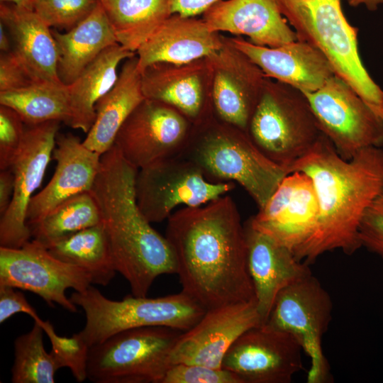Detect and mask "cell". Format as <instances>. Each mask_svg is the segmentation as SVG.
Returning a JSON list of instances; mask_svg holds the SVG:
<instances>
[{
  "instance_id": "cell-1",
  "label": "cell",
  "mask_w": 383,
  "mask_h": 383,
  "mask_svg": "<svg viewBox=\"0 0 383 383\" xmlns=\"http://www.w3.org/2000/svg\"><path fill=\"white\" fill-rule=\"evenodd\" d=\"M165 236L174 255L182 292L206 310L255 301L245 227L230 196L172 213Z\"/></svg>"
},
{
  "instance_id": "cell-2",
  "label": "cell",
  "mask_w": 383,
  "mask_h": 383,
  "mask_svg": "<svg viewBox=\"0 0 383 383\" xmlns=\"http://www.w3.org/2000/svg\"><path fill=\"white\" fill-rule=\"evenodd\" d=\"M289 171L311 179L319 205L316 231L299 260L309 265L327 252L352 255L359 250L362 218L383 192V150L367 148L345 160L322 134Z\"/></svg>"
},
{
  "instance_id": "cell-3",
  "label": "cell",
  "mask_w": 383,
  "mask_h": 383,
  "mask_svg": "<svg viewBox=\"0 0 383 383\" xmlns=\"http://www.w3.org/2000/svg\"><path fill=\"white\" fill-rule=\"evenodd\" d=\"M138 171L113 145L101 155L91 192L101 211L116 272L128 281L133 295L146 296L157 277L177 273V265L166 237L151 226L138 205Z\"/></svg>"
},
{
  "instance_id": "cell-4",
  "label": "cell",
  "mask_w": 383,
  "mask_h": 383,
  "mask_svg": "<svg viewBox=\"0 0 383 383\" xmlns=\"http://www.w3.org/2000/svg\"><path fill=\"white\" fill-rule=\"evenodd\" d=\"M297 40L319 50L335 75L348 84L383 121V91L365 68L358 28L347 20L340 0H277Z\"/></svg>"
},
{
  "instance_id": "cell-5",
  "label": "cell",
  "mask_w": 383,
  "mask_h": 383,
  "mask_svg": "<svg viewBox=\"0 0 383 383\" xmlns=\"http://www.w3.org/2000/svg\"><path fill=\"white\" fill-rule=\"evenodd\" d=\"M199 123L181 155L213 182H237L262 207L289 171L266 157L247 133L226 123Z\"/></svg>"
},
{
  "instance_id": "cell-6",
  "label": "cell",
  "mask_w": 383,
  "mask_h": 383,
  "mask_svg": "<svg viewBox=\"0 0 383 383\" xmlns=\"http://www.w3.org/2000/svg\"><path fill=\"white\" fill-rule=\"evenodd\" d=\"M70 299L85 313V326L79 333L89 348L135 328L163 326L184 332L206 311L183 292L157 298L132 294L116 301L91 285L83 292H73Z\"/></svg>"
},
{
  "instance_id": "cell-7",
  "label": "cell",
  "mask_w": 383,
  "mask_h": 383,
  "mask_svg": "<svg viewBox=\"0 0 383 383\" xmlns=\"http://www.w3.org/2000/svg\"><path fill=\"white\" fill-rule=\"evenodd\" d=\"M246 133L266 157L289 171L323 134L306 95L278 81H265Z\"/></svg>"
},
{
  "instance_id": "cell-8",
  "label": "cell",
  "mask_w": 383,
  "mask_h": 383,
  "mask_svg": "<svg viewBox=\"0 0 383 383\" xmlns=\"http://www.w3.org/2000/svg\"><path fill=\"white\" fill-rule=\"evenodd\" d=\"M182 333L163 326L116 333L89 348L87 379L94 383H161Z\"/></svg>"
},
{
  "instance_id": "cell-9",
  "label": "cell",
  "mask_w": 383,
  "mask_h": 383,
  "mask_svg": "<svg viewBox=\"0 0 383 383\" xmlns=\"http://www.w3.org/2000/svg\"><path fill=\"white\" fill-rule=\"evenodd\" d=\"M332 311L330 294L311 273L278 294L263 324L287 332L297 339L310 359L308 383L330 380V368L323 354L322 340L332 319Z\"/></svg>"
},
{
  "instance_id": "cell-10",
  "label": "cell",
  "mask_w": 383,
  "mask_h": 383,
  "mask_svg": "<svg viewBox=\"0 0 383 383\" xmlns=\"http://www.w3.org/2000/svg\"><path fill=\"white\" fill-rule=\"evenodd\" d=\"M234 182L207 179L193 162L179 155L139 169L135 177L138 205L150 223L167 219L180 205H204L235 188Z\"/></svg>"
},
{
  "instance_id": "cell-11",
  "label": "cell",
  "mask_w": 383,
  "mask_h": 383,
  "mask_svg": "<svg viewBox=\"0 0 383 383\" xmlns=\"http://www.w3.org/2000/svg\"><path fill=\"white\" fill-rule=\"evenodd\" d=\"M305 94L321 133L343 158L350 160L362 150L383 146V121L336 75Z\"/></svg>"
},
{
  "instance_id": "cell-12",
  "label": "cell",
  "mask_w": 383,
  "mask_h": 383,
  "mask_svg": "<svg viewBox=\"0 0 383 383\" xmlns=\"http://www.w3.org/2000/svg\"><path fill=\"white\" fill-rule=\"evenodd\" d=\"M91 284L84 270L57 259L35 240L17 248L0 246V286L31 292L48 305L74 313L77 306L66 291L83 292Z\"/></svg>"
},
{
  "instance_id": "cell-13",
  "label": "cell",
  "mask_w": 383,
  "mask_h": 383,
  "mask_svg": "<svg viewBox=\"0 0 383 383\" xmlns=\"http://www.w3.org/2000/svg\"><path fill=\"white\" fill-rule=\"evenodd\" d=\"M189 123L173 107L145 99L123 124L113 145L139 170L181 155L192 131Z\"/></svg>"
},
{
  "instance_id": "cell-14",
  "label": "cell",
  "mask_w": 383,
  "mask_h": 383,
  "mask_svg": "<svg viewBox=\"0 0 383 383\" xmlns=\"http://www.w3.org/2000/svg\"><path fill=\"white\" fill-rule=\"evenodd\" d=\"M60 123L52 121L26 127L22 145L9 168L14 176V191L8 209L1 216L2 247L20 248L31 238L27 212L52 157Z\"/></svg>"
},
{
  "instance_id": "cell-15",
  "label": "cell",
  "mask_w": 383,
  "mask_h": 383,
  "mask_svg": "<svg viewBox=\"0 0 383 383\" xmlns=\"http://www.w3.org/2000/svg\"><path fill=\"white\" fill-rule=\"evenodd\" d=\"M318 217L319 205L311 179L294 171L248 222L289 248L299 260L316 231Z\"/></svg>"
},
{
  "instance_id": "cell-16",
  "label": "cell",
  "mask_w": 383,
  "mask_h": 383,
  "mask_svg": "<svg viewBox=\"0 0 383 383\" xmlns=\"http://www.w3.org/2000/svg\"><path fill=\"white\" fill-rule=\"evenodd\" d=\"M303 348L292 334L260 325L246 331L231 346L222 367L243 383H290L303 369Z\"/></svg>"
},
{
  "instance_id": "cell-17",
  "label": "cell",
  "mask_w": 383,
  "mask_h": 383,
  "mask_svg": "<svg viewBox=\"0 0 383 383\" xmlns=\"http://www.w3.org/2000/svg\"><path fill=\"white\" fill-rule=\"evenodd\" d=\"M262 325L255 301L206 310L179 335L170 356L172 364H199L221 368L225 355L246 331Z\"/></svg>"
},
{
  "instance_id": "cell-18",
  "label": "cell",
  "mask_w": 383,
  "mask_h": 383,
  "mask_svg": "<svg viewBox=\"0 0 383 383\" xmlns=\"http://www.w3.org/2000/svg\"><path fill=\"white\" fill-rule=\"evenodd\" d=\"M52 157L57 162L55 172L29 204L26 218L29 228L66 199L91 192L100 170L101 155L70 133L57 134Z\"/></svg>"
},
{
  "instance_id": "cell-19",
  "label": "cell",
  "mask_w": 383,
  "mask_h": 383,
  "mask_svg": "<svg viewBox=\"0 0 383 383\" xmlns=\"http://www.w3.org/2000/svg\"><path fill=\"white\" fill-rule=\"evenodd\" d=\"M233 48L257 65L265 77L294 87L304 94L319 89L335 75L331 64L317 48L296 40L270 48L242 38L232 39Z\"/></svg>"
},
{
  "instance_id": "cell-20",
  "label": "cell",
  "mask_w": 383,
  "mask_h": 383,
  "mask_svg": "<svg viewBox=\"0 0 383 383\" xmlns=\"http://www.w3.org/2000/svg\"><path fill=\"white\" fill-rule=\"evenodd\" d=\"M248 268L254 287L262 325L267 321L278 294L312 273L287 247L267 235L245 225Z\"/></svg>"
},
{
  "instance_id": "cell-21",
  "label": "cell",
  "mask_w": 383,
  "mask_h": 383,
  "mask_svg": "<svg viewBox=\"0 0 383 383\" xmlns=\"http://www.w3.org/2000/svg\"><path fill=\"white\" fill-rule=\"evenodd\" d=\"M223 43L206 22L173 13L138 48V69L142 73L157 63L184 65L213 56Z\"/></svg>"
},
{
  "instance_id": "cell-22",
  "label": "cell",
  "mask_w": 383,
  "mask_h": 383,
  "mask_svg": "<svg viewBox=\"0 0 383 383\" xmlns=\"http://www.w3.org/2000/svg\"><path fill=\"white\" fill-rule=\"evenodd\" d=\"M203 19L213 32L245 35L257 45L275 48L297 40L277 0H222Z\"/></svg>"
},
{
  "instance_id": "cell-23",
  "label": "cell",
  "mask_w": 383,
  "mask_h": 383,
  "mask_svg": "<svg viewBox=\"0 0 383 383\" xmlns=\"http://www.w3.org/2000/svg\"><path fill=\"white\" fill-rule=\"evenodd\" d=\"M0 22L7 30L12 50L36 82L62 83L57 49L52 30L33 10L1 2Z\"/></svg>"
},
{
  "instance_id": "cell-24",
  "label": "cell",
  "mask_w": 383,
  "mask_h": 383,
  "mask_svg": "<svg viewBox=\"0 0 383 383\" xmlns=\"http://www.w3.org/2000/svg\"><path fill=\"white\" fill-rule=\"evenodd\" d=\"M137 65L138 57L126 59L116 82L95 106V120L82 142L101 155L113 146L123 124L145 99Z\"/></svg>"
},
{
  "instance_id": "cell-25",
  "label": "cell",
  "mask_w": 383,
  "mask_h": 383,
  "mask_svg": "<svg viewBox=\"0 0 383 383\" xmlns=\"http://www.w3.org/2000/svg\"><path fill=\"white\" fill-rule=\"evenodd\" d=\"M52 33L57 49V75L65 85L72 84L106 48L118 43L100 1L76 26Z\"/></svg>"
},
{
  "instance_id": "cell-26",
  "label": "cell",
  "mask_w": 383,
  "mask_h": 383,
  "mask_svg": "<svg viewBox=\"0 0 383 383\" xmlns=\"http://www.w3.org/2000/svg\"><path fill=\"white\" fill-rule=\"evenodd\" d=\"M195 62L174 67L166 63L147 67L141 73L145 99L169 105L189 121L201 122L206 111L199 70Z\"/></svg>"
},
{
  "instance_id": "cell-27",
  "label": "cell",
  "mask_w": 383,
  "mask_h": 383,
  "mask_svg": "<svg viewBox=\"0 0 383 383\" xmlns=\"http://www.w3.org/2000/svg\"><path fill=\"white\" fill-rule=\"evenodd\" d=\"M135 56L119 43L106 48L67 86L71 118L69 126L88 133L96 117L95 106L115 84L117 68L125 59Z\"/></svg>"
},
{
  "instance_id": "cell-28",
  "label": "cell",
  "mask_w": 383,
  "mask_h": 383,
  "mask_svg": "<svg viewBox=\"0 0 383 383\" xmlns=\"http://www.w3.org/2000/svg\"><path fill=\"white\" fill-rule=\"evenodd\" d=\"M261 70L248 57L237 72L218 70L212 90L213 109L223 123L246 132L265 84Z\"/></svg>"
},
{
  "instance_id": "cell-29",
  "label": "cell",
  "mask_w": 383,
  "mask_h": 383,
  "mask_svg": "<svg viewBox=\"0 0 383 383\" xmlns=\"http://www.w3.org/2000/svg\"><path fill=\"white\" fill-rule=\"evenodd\" d=\"M118 43L138 48L172 13L171 0H99Z\"/></svg>"
},
{
  "instance_id": "cell-30",
  "label": "cell",
  "mask_w": 383,
  "mask_h": 383,
  "mask_svg": "<svg viewBox=\"0 0 383 383\" xmlns=\"http://www.w3.org/2000/svg\"><path fill=\"white\" fill-rule=\"evenodd\" d=\"M47 248L57 259L84 270L90 275L92 284L106 286L117 272L102 221L68 235Z\"/></svg>"
},
{
  "instance_id": "cell-31",
  "label": "cell",
  "mask_w": 383,
  "mask_h": 383,
  "mask_svg": "<svg viewBox=\"0 0 383 383\" xmlns=\"http://www.w3.org/2000/svg\"><path fill=\"white\" fill-rule=\"evenodd\" d=\"M0 104L15 110L26 126L57 121L69 126L71 118L67 86L40 82L26 88L0 92Z\"/></svg>"
},
{
  "instance_id": "cell-32",
  "label": "cell",
  "mask_w": 383,
  "mask_h": 383,
  "mask_svg": "<svg viewBox=\"0 0 383 383\" xmlns=\"http://www.w3.org/2000/svg\"><path fill=\"white\" fill-rule=\"evenodd\" d=\"M101 211L91 192L62 201L40 221L30 226L33 240L45 248L84 228L101 223Z\"/></svg>"
},
{
  "instance_id": "cell-33",
  "label": "cell",
  "mask_w": 383,
  "mask_h": 383,
  "mask_svg": "<svg viewBox=\"0 0 383 383\" xmlns=\"http://www.w3.org/2000/svg\"><path fill=\"white\" fill-rule=\"evenodd\" d=\"M43 328L34 323L32 329L18 336L13 344V383H54L60 369L51 353L44 346Z\"/></svg>"
},
{
  "instance_id": "cell-34",
  "label": "cell",
  "mask_w": 383,
  "mask_h": 383,
  "mask_svg": "<svg viewBox=\"0 0 383 383\" xmlns=\"http://www.w3.org/2000/svg\"><path fill=\"white\" fill-rule=\"evenodd\" d=\"M45 323L42 328L50 340V353L60 368L70 369L77 382L84 381L87 379V365L89 346L79 333L71 337L60 336L49 321Z\"/></svg>"
},
{
  "instance_id": "cell-35",
  "label": "cell",
  "mask_w": 383,
  "mask_h": 383,
  "mask_svg": "<svg viewBox=\"0 0 383 383\" xmlns=\"http://www.w3.org/2000/svg\"><path fill=\"white\" fill-rule=\"evenodd\" d=\"M99 0H34L33 11L48 26L69 30L86 18Z\"/></svg>"
},
{
  "instance_id": "cell-36",
  "label": "cell",
  "mask_w": 383,
  "mask_h": 383,
  "mask_svg": "<svg viewBox=\"0 0 383 383\" xmlns=\"http://www.w3.org/2000/svg\"><path fill=\"white\" fill-rule=\"evenodd\" d=\"M18 113L0 104V170L9 169L22 145L26 127Z\"/></svg>"
},
{
  "instance_id": "cell-37",
  "label": "cell",
  "mask_w": 383,
  "mask_h": 383,
  "mask_svg": "<svg viewBox=\"0 0 383 383\" xmlns=\"http://www.w3.org/2000/svg\"><path fill=\"white\" fill-rule=\"evenodd\" d=\"M161 383H243L232 372L199 364H172Z\"/></svg>"
},
{
  "instance_id": "cell-38",
  "label": "cell",
  "mask_w": 383,
  "mask_h": 383,
  "mask_svg": "<svg viewBox=\"0 0 383 383\" xmlns=\"http://www.w3.org/2000/svg\"><path fill=\"white\" fill-rule=\"evenodd\" d=\"M362 247L383 258V192L366 211L360 227Z\"/></svg>"
},
{
  "instance_id": "cell-39",
  "label": "cell",
  "mask_w": 383,
  "mask_h": 383,
  "mask_svg": "<svg viewBox=\"0 0 383 383\" xmlns=\"http://www.w3.org/2000/svg\"><path fill=\"white\" fill-rule=\"evenodd\" d=\"M36 82L13 50L1 52L0 92L21 89Z\"/></svg>"
},
{
  "instance_id": "cell-40",
  "label": "cell",
  "mask_w": 383,
  "mask_h": 383,
  "mask_svg": "<svg viewBox=\"0 0 383 383\" xmlns=\"http://www.w3.org/2000/svg\"><path fill=\"white\" fill-rule=\"evenodd\" d=\"M18 313L30 316L38 323L43 321L23 294L14 287L0 286V323H3Z\"/></svg>"
},
{
  "instance_id": "cell-41",
  "label": "cell",
  "mask_w": 383,
  "mask_h": 383,
  "mask_svg": "<svg viewBox=\"0 0 383 383\" xmlns=\"http://www.w3.org/2000/svg\"><path fill=\"white\" fill-rule=\"evenodd\" d=\"M222 0H171L173 13L194 17Z\"/></svg>"
},
{
  "instance_id": "cell-42",
  "label": "cell",
  "mask_w": 383,
  "mask_h": 383,
  "mask_svg": "<svg viewBox=\"0 0 383 383\" xmlns=\"http://www.w3.org/2000/svg\"><path fill=\"white\" fill-rule=\"evenodd\" d=\"M14 191V176L11 169L1 170L0 172V214L8 209Z\"/></svg>"
},
{
  "instance_id": "cell-43",
  "label": "cell",
  "mask_w": 383,
  "mask_h": 383,
  "mask_svg": "<svg viewBox=\"0 0 383 383\" xmlns=\"http://www.w3.org/2000/svg\"><path fill=\"white\" fill-rule=\"evenodd\" d=\"M0 50L1 52H8L12 50V42L9 33L0 22Z\"/></svg>"
},
{
  "instance_id": "cell-44",
  "label": "cell",
  "mask_w": 383,
  "mask_h": 383,
  "mask_svg": "<svg viewBox=\"0 0 383 383\" xmlns=\"http://www.w3.org/2000/svg\"><path fill=\"white\" fill-rule=\"evenodd\" d=\"M348 4L353 7L364 5L369 11H374L383 4V0H345Z\"/></svg>"
},
{
  "instance_id": "cell-45",
  "label": "cell",
  "mask_w": 383,
  "mask_h": 383,
  "mask_svg": "<svg viewBox=\"0 0 383 383\" xmlns=\"http://www.w3.org/2000/svg\"><path fill=\"white\" fill-rule=\"evenodd\" d=\"M1 2L11 3L18 6L33 11L34 0H1Z\"/></svg>"
}]
</instances>
